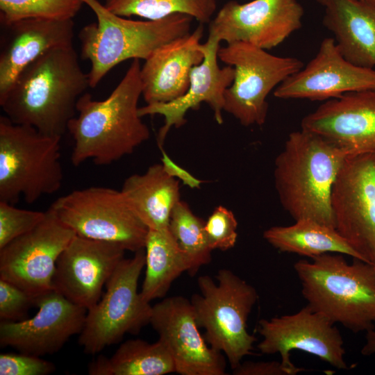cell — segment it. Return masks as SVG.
I'll return each mask as SVG.
<instances>
[{"label":"cell","mask_w":375,"mask_h":375,"mask_svg":"<svg viewBox=\"0 0 375 375\" xmlns=\"http://www.w3.org/2000/svg\"><path fill=\"white\" fill-rule=\"evenodd\" d=\"M83 3L82 0H0V21L8 26L30 18L73 19Z\"/></svg>","instance_id":"obj_30"},{"label":"cell","mask_w":375,"mask_h":375,"mask_svg":"<svg viewBox=\"0 0 375 375\" xmlns=\"http://www.w3.org/2000/svg\"><path fill=\"white\" fill-rule=\"evenodd\" d=\"M73 19L30 18L6 26L8 34L0 53V97L19 74L48 51L72 45Z\"/></svg>","instance_id":"obj_22"},{"label":"cell","mask_w":375,"mask_h":375,"mask_svg":"<svg viewBox=\"0 0 375 375\" xmlns=\"http://www.w3.org/2000/svg\"><path fill=\"white\" fill-rule=\"evenodd\" d=\"M144 251L146 269L140 292L151 302L164 297L172 283L183 272L188 273L190 263L169 227L149 230Z\"/></svg>","instance_id":"obj_25"},{"label":"cell","mask_w":375,"mask_h":375,"mask_svg":"<svg viewBox=\"0 0 375 375\" xmlns=\"http://www.w3.org/2000/svg\"><path fill=\"white\" fill-rule=\"evenodd\" d=\"M90 375H164L175 372L173 359L158 340H128L110 357L100 356L88 367Z\"/></svg>","instance_id":"obj_27"},{"label":"cell","mask_w":375,"mask_h":375,"mask_svg":"<svg viewBox=\"0 0 375 375\" xmlns=\"http://www.w3.org/2000/svg\"><path fill=\"white\" fill-rule=\"evenodd\" d=\"M149 324L169 351L181 375H224L225 356L213 349L199 331L190 300L181 296L152 306Z\"/></svg>","instance_id":"obj_15"},{"label":"cell","mask_w":375,"mask_h":375,"mask_svg":"<svg viewBox=\"0 0 375 375\" xmlns=\"http://www.w3.org/2000/svg\"><path fill=\"white\" fill-rule=\"evenodd\" d=\"M347 157L315 133L302 128L290 133L275 159L274 179L279 201L294 221L311 219L335 228L331 192Z\"/></svg>","instance_id":"obj_3"},{"label":"cell","mask_w":375,"mask_h":375,"mask_svg":"<svg viewBox=\"0 0 375 375\" xmlns=\"http://www.w3.org/2000/svg\"><path fill=\"white\" fill-rule=\"evenodd\" d=\"M55 370L53 362L40 356L21 352L0 355L1 375H48Z\"/></svg>","instance_id":"obj_34"},{"label":"cell","mask_w":375,"mask_h":375,"mask_svg":"<svg viewBox=\"0 0 375 375\" xmlns=\"http://www.w3.org/2000/svg\"><path fill=\"white\" fill-rule=\"evenodd\" d=\"M303 367L286 366L281 361L241 362L233 369L234 375H295L306 371Z\"/></svg>","instance_id":"obj_35"},{"label":"cell","mask_w":375,"mask_h":375,"mask_svg":"<svg viewBox=\"0 0 375 375\" xmlns=\"http://www.w3.org/2000/svg\"><path fill=\"white\" fill-rule=\"evenodd\" d=\"M203 24L192 32L154 51L141 66L142 96L147 104L167 103L188 89L192 68L203 60Z\"/></svg>","instance_id":"obj_21"},{"label":"cell","mask_w":375,"mask_h":375,"mask_svg":"<svg viewBox=\"0 0 375 375\" xmlns=\"http://www.w3.org/2000/svg\"><path fill=\"white\" fill-rule=\"evenodd\" d=\"M263 238L281 252L310 258L338 253L360 259L335 228L311 219L297 220L290 226H272L264 231Z\"/></svg>","instance_id":"obj_26"},{"label":"cell","mask_w":375,"mask_h":375,"mask_svg":"<svg viewBox=\"0 0 375 375\" xmlns=\"http://www.w3.org/2000/svg\"><path fill=\"white\" fill-rule=\"evenodd\" d=\"M218 58L235 69L224 94V111L244 126H262L267 117L269 94L304 66L297 58L274 56L243 42L220 47Z\"/></svg>","instance_id":"obj_9"},{"label":"cell","mask_w":375,"mask_h":375,"mask_svg":"<svg viewBox=\"0 0 375 375\" xmlns=\"http://www.w3.org/2000/svg\"><path fill=\"white\" fill-rule=\"evenodd\" d=\"M60 140L0 117V201L33 203L60 189Z\"/></svg>","instance_id":"obj_6"},{"label":"cell","mask_w":375,"mask_h":375,"mask_svg":"<svg viewBox=\"0 0 375 375\" xmlns=\"http://www.w3.org/2000/svg\"><path fill=\"white\" fill-rule=\"evenodd\" d=\"M204 224L205 222L182 200L176 205L170 216L169 229L190 261L188 274L191 276L211 261L212 250L206 237Z\"/></svg>","instance_id":"obj_29"},{"label":"cell","mask_w":375,"mask_h":375,"mask_svg":"<svg viewBox=\"0 0 375 375\" xmlns=\"http://www.w3.org/2000/svg\"><path fill=\"white\" fill-rule=\"evenodd\" d=\"M303 6L297 0L226 2L208 23V35L226 44L243 42L273 49L302 26Z\"/></svg>","instance_id":"obj_13"},{"label":"cell","mask_w":375,"mask_h":375,"mask_svg":"<svg viewBox=\"0 0 375 375\" xmlns=\"http://www.w3.org/2000/svg\"><path fill=\"white\" fill-rule=\"evenodd\" d=\"M361 1L372 3H375V0H361Z\"/></svg>","instance_id":"obj_38"},{"label":"cell","mask_w":375,"mask_h":375,"mask_svg":"<svg viewBox=\"0 0 375 375\" xmlns=\"http://www.w3.org/2000/svg\"><path fill=\"white\" fill-rule=\"evenodd\" d=\"M301 128L324 138L347 156L375 153V90L327 100L302 119Z\"/></svg>","instance_id":"obj_19"},{"label":"cell","mask_w":375,"mask_h":375,"mask_svg":"<svg viewBox=\"0 0 375 375\" xmlns=\"http://www.w3.org/2000/svg\"><path fill=\"white\" fill-rule=\"evenodd\" d=\"M258 331L262 337L258 350L265 354L279 353L286 366H294L290 351L300 350L337 369H348L340 331L328 317L308 305L294 314L260 320Z\"/></svg>","instance_id":"obj_14"},{"label":"cell","mask_w":375,"mask_h":375,"mask_svg":"<svg viewBox=\"0 0 375 375\" xmlns=\"http://www.w3.org/2000/svg\"><path fill=\"white\" fill-rule=\"evenodd\" d=\"M323 24L342 55L352 64L375 68V3L361 0H317Z\"/></svg>","instance_id":"obj_23"},{"label":"cell","mask_w":375,"mask_h":375,"mask_svg":"<svg viewBox=\"0 0 375 375\" xmlns=\"http://www.w3.org/2000/svg\"><path fill=\"white\" fill-rule=\"evenodd\" d=\"M90 87L73 45L52 49L27 66L0 106L13 123L62 138L76 114V103Z\"/></svg>","instance_id":"obj_1"},{"label":"cell","mask_w":375,"mask_h":375,"mask_svg":"<svg viewBox=\"0 0 375 375\" xmlns=\"http://www.w3.org/2000/svg\"><path fill=\"white\" fill-rule=\"evenodd\" d=\"M104 6L114 14L124 17L137 16L157 20L181 13L205 24L211 21L217 0H106Z\"/></svg>","instance_id":"obj_28"},{"label":"cell","mask_w":375,"mask_h":375,"mask_svg":"<svg viewBox=\"0 0 375 375\" xmlns=\"http://www.w3.org/2000/svg\"><path fill=\"white\" fill-rule=\"evenodd\" d=\"M344 254L326 253L298 260L294 269L301 293L314 310L353 333L367 332L375 324V265Z\"/></svg>","instance_id":"obj_4"},{"label":"cell","mask_w":375,"mask_h":375,"mask_svg":"<svg viewBox=\"0 0 375 375\" xmlns=\"http://www.w3.org/2000/svg\"></svg>","instance_id":"obj_39"},{"label":"cell","mask_w":375,"mask_h":375,"mask_svg":"<svg viewBox=\"0 0 375 375\" xmlns=\"http://www.w3.org/2000/svg\"><path fill=\"white\" fill-rule=\"evenodd\" d=\"M125 251L119 244L76 235L57 260L53 290L89 309L101 299Z\"/></svg>","instance_id":"obj_17"},{"label":"cell","mask_w":375,"mask_h":375,"mask_svg":"<svg viewBox=\"0 0 375 375\" xmlns=\"http://www.w3.org/2000/svg\"><path fill=\"white\" fill-rule=\"evenodd\" d=\"M82 1L97 17V22L85 25L78 33L82 58L91 65L90 88L122 62L146 60L162 45L190 33L193 18L187 15L133 20L114 14L98 0Z\"/></svg>","instance_id":"obj_5"},{"label":"cell","mask_w":375,"mask_h":375,"mask_svg":"<svg viewBox=\"0 0 375 375\" xmlns=\"http://www.w3.org/2000/svg\"><path fill=\"white\" fill-rule=\"evenodd\" d=\"M215 278L199 276L200 293L193 294L190 301L199 327L205 330L206 341L225 356L233 369L252 354L257 340L248 332L247 322L258 294L230 269H219Z\"/></svg>","instance_id":"obj_7"},{"label":"cell","mask_w":375,"mask_h":375,"mask_svg":"<svg viewBox=\"0 0 375 375\" xmlns=\"http://www.w3.org/2000/svg\"><path fill=\"white\" fill-rule=\"evenodd\" d=\"M366 333V343L361 350V353L369 356L375 353V331L373 329Z\"/></svg>","instance_id":"obj_37"},{"label":"cell","mask_w":375,"mask_h":375,"mask_svg":"<svg viewBox=\"0 0 375 375\" xmlns=\"http://www.w3.org/2000/svg\"><path fill=\"white\" fill-rule=\"evenodd\" d=\"M38 308L31 318L17 322L1 321L0 344L37 356L60 351L83 330L87 309L76 305L52 290L35 299Z\"/></svg>","instance_id":"obj_16"},{"label":"cell","mask_w":375,"mask_h":375,"mask_svg":"<svg viewBox=\"0 0 375 375\" xmlns=\"http://www.w3.org/2000/svg\"><path fill=\"white\" fill-rule=\"evenodd\" d=\"M375 90V69L355 65L344 58L333 38L320 43L315 56L274 91L282 99L324 101L353 92Z\"/></svg>","instance_id":"obj_18"},{"label":"cell","mask_w":375,"mask_h":375,"mask_svg":"<svg viewBox=\"0 0 375 375\" xmlns=\"http://www.w3.org/2000/svg\"><path fill=\"white\" fill-rule=\"evenodd\" d=\"M49 209L78 236L134 253L144 249L149 229L121 190L102 186L76 190L58 197Z\"/></svg>","instance_id":"obj_10"},{"label":"cell","mask_w":375,"mask_h":375,"mask_svg":"<svg viewBox=\"0 0 375 375\" xmlns=\"http://www.w3.org/2000/svg\"><path fill=\"white\" fill-rule=\"evenodd\" d=\"M220 42L218 39L208 35L206 42L201 44L203 60L192 68L190 85L183 95L170 102L146 104L139 108L142 117L155 115L164 117L165 123L160 128L157 138L160 148H162L169 130L172 127L182 126L186 122V113L190 110L199 109L203 102L212 109L217 123H223L224 94L233 83L235 69L229 65L219 66Z\"/></svg>","instance_id":"obj_20"},{"label":"cell","mask_w":375,"mask_h":375,"mask_svg":"<svg viewBox=\"0 0 375 375\" xmlns=\"http://www.w3.org/2000/svg\"><path fill=\"white\" fill-rule=\"evenodd\" d=\"M204 228L212 251H227L235 245L238 221L233 212L227 208L217 206L205 222Z\"/></svg>","instance_id":"obj_32"},{"label":"cell","mask_w":375,"mask_h":375,"mask_svg":"<svg viewBox=\"0 0 375 375\" xmlns=\"http://www.w3.org/2000/svg\"><path fill=\"white\" fill-rule=\"evenodd\" d=\"M75 235L48 209L35 228L0 249V278L35 298L52 290L57 260Z\"/></svg>","instance_id":"obj_12"},{"label":"cell","mask_w":375,"mask_h":375,"mask_svg":"<svg viewBox=\"0 0 375 375\" xmlns=\"http://www.w3.org/2000/svg\"><path fill=\"white\" fill-rule=\"evenodd\" d=\"M144 267V249L130 258H124L107 281L99 301L87 310L78 336V344L85 353L97 354L119 342L127 333L138 334L149 324L152 306L138 291Z\"/></svg>","instance_id":"obj_8"},{"label":"cell","mask_w":375,"mask_h":375,"mask_svg":"<svg viewBox=\"0 0 375 375\" xmlns=\"http://www.w3.org/2000/svg\"><path fill=\"white\" fill-rule=\"evenodd\" d=\"M45 216L46 211L18 208L0 201V249L33 230Z\"/></svg>","instance_id":"obj_31"},{"label":"cell","mask_w":375,"mask_h":375,"mask_svg":"<svg viewBox=\"0 0 375 375\" xmlns=\"http://www.w3.org/2000/svg\"><path fill=\"white\" fill-rule=\"evenodd\" d=\"M162 152V164L165 171L172 177L181 180L183 184L190 188H199L203 181L198 179L190 174L187 170L174 162L167 155L162 148H160Z\"/></svg>","instance_id":"obj_36"},{"label":"cell","mask_w":375,"mask_h":375,"mask_svg":"<svg viewBox=\"0 0 375 375\" xmlns=\"http://www.w3.org/2000/svg\"><path fill=\"white\" fill-rule=\"evenodd\" d=\"M140 69V60H133L121 81L103 100H94L89 93L80 97L77 115L67 126L74 141L71 161L74 166L89 160L97 165H110L149 139V128L138 111L142 93Z\"/></svg>","instance_id":"obj_2"},{"label":"cell","mask_w":375,"mask_h":375,"mask_svg":"<svg viewBox=\"0 0 375 375\" xmlns=\"http://www.w3.org/2000/svg\"><path fill=\"white\" fill-rule=\"evenodd\" d=\"M330 206L338 233L362 260L375 265V153L346 158Z\"/></svg>","instance_id":"obj_11"},{"label":"cell","mask_w":375,"mask_h":375,"mask_svg":"<svg viewBox=\"0 0 375 375\" xmlns=\"http://www.w3.org/2000/svg\"><path fill=\"white\" fill-rule=\"evenodd\" d=\"M121 192L149 230L167 228L172 210L181 200L178 180L171 176L162 163L128 176Z\"/></svg>","instance_id":"obj_24"},{"label":"cell","mask_w":375,"mask_h":375,"mask_svg":"<svg viewBox=\"0 0 375 375\" xmlns=\"http://www.w3.org/2000/svg\"><path fill=\"white\" fill-rule=\"evenodd\" d=\"M35 298L15 285L0 278L1 321L17 322L26 319L35 306Z\"/></svg>","instance_id":"obj_33"}]
</instances>
